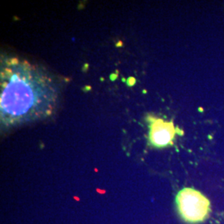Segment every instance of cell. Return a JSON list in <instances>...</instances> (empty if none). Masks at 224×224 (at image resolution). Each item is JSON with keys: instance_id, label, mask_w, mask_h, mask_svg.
<instances>
[{"instance_id": "2", "label": "cell", "mask_w": 224, "mask_h": 224, "mask_svg": "<svg viewBox=\"0 0 224 224\" xmlns=\"http://www.w3.org/2000/svg\"><path fill=\"white\" fill-rule=\"evenodd\" d=\"M175 202L180 217L188 223L202 222L210 213V201L194 188L181 189L176 196Z\"/></svg>"}, {"instance_id": "1", "label": "cell", "mask_w": 224, "mask_h": 224, "mask_svg": "<svg viewBox=\"0 0 224 224\" xmlns=\"http://www.w3.org/2000/svg\"><path fill=\"white\" fill-rule=\"evenodd\" d=\"M57 82L38 66L17 58L1 64V124L13 126L49 116L58 100Z\"/></svg>"}, {"instance_id": "3", "label": "cell", "mask_w": 224, "mask_h": 224, "mask_svg": "<svg viewBox=\"0 0 224 224\" xmlns=\"http://www.w3.org/2000/svg\"><path fill=\"white\" fill-rule=\"evenodd\" d=\"M149 122V141L155 148H164L171 145L178 130L173 121H167L160 118L148 116Z\"/></svg>"}]
</instances>
